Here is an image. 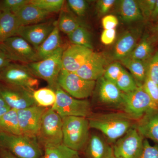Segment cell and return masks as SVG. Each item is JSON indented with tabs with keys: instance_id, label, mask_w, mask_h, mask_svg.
I'll return each mask as SVG.
<instances>
[{
	"instance_id": "1",
	"label": "cell",
	"mask_w": 158,
	"mask_h": 158,
	"mask_svg": "<svg viewBox=\"0 0 158 158\" xmlns=\"http://www.w3.org/2000/svg\"><path fill=\"white\" fill-rule=\"evenodd\" d=\"M89 127L101 132L109 143H114L134 127V119L125 113L92 115L88 117Z\"/></svg>"
},
{
	"instance_id": "2",
	"label": "cell",
	"mask_w": 158,
	"mask_h": 158,
	"mask_svg": "<svg viewBox=\"0 0 158 158\" xmlns=\"http://www.w3.org/2000/svg\"><path fill=\"white\" fill-rule=\"evenodd\" d=\"M0 148L18 158H41L43 152L37 138L9 134L0 130Z\"/></svg>"
},
{
	"instance_id": "3",
	"label": "cell",
	"mask_w": 158,
	"mask_h": 158,
	"mask_svg": "<svg viewBox=\"0 0 158 158\" xmlns=\"http://www.w3.org/2000/svg\"><path fill=\"white\" fill-rule=\"evenodd\" d=\"M62 143L66 147L77 152L84 149L89 139V121L88 118L66 116L62 118Z\"/></svg>"
},
{
	"instance_id": "4",
	"label": "cell",
	"mask_w": 158,
	"mask_h": 158,
	"mask_svg": "<svg viewBox=\"0 0 158 158\" xmlns=\"http://www.w3.org/2000/svg\"><path fill=\"white\" fill-rule=\"evenodd\" d=\"M63 51L61 47L48 58L26 65L34 76L44 80L54 90L58 86V77L63 69L62 56Z\"/></svg>"
},
{
	"instance_id": "5",
	"label": "cell",
	"mask_w": 158,
	"mask_h": 158,
	"mask_svg": "<svg viewBox=\"0 0 158 158\" xmlns=\"http://www.w3.org/2000/svg\"><path fill=\"white\" fill-rule=\"evenodd\" d=\"M56 99L52 110L62 118L79 116L88 118L91 115L90 102L87 100L74 98L66 93L58 85L55 90Z\"/></svg>"
},
{
	"instance_id": "6",
	"label": "cell",
	"mask_w": 158,
	"mask_h": 158,
	"mask_svg": "<svg viewBox=\"0 0 158 158\" xmlns=\"http://www.w3.org/2000/svg\"><path fill=\"white\" fill-rule=\"evenodd\" d=\"M121 106L124 113L136 121L149 111L158 110L142 86H138L131 92H123Z\"/></svg>"
},
{
	"instance_id": "7",
	"label": "cell",
	"mask_w": 158,
	"mask_h": 158,
	"mask_svg": "<svg viewBox=\"0 0 158 158\" xmlns=\"http://www.w3.org/2000/svg\"><path fill=\"white\" fill-rule=\"evenodd\" d=\"M95 81H87L62 69L58 78L59 87L70 96L84 99L91 96L96 86Z\"/></svg>"
},
{
	"instance_id": "8",
	"label": "cell",
	"mask_w": 158,
	"mask_h": 158,
	"mask_svg": "<svg viewBox=\"0 0 158 158\" xmlns=\"http://www.w3.org/2000/svg\"><path fill=\"white\" fill-rule=\"evenodd\" d=\"M0 81L6 85L34 91L39 82L25 64L11 63L0 72Z\"/></svg>"
},
{
	"instance_id": "9",
	"label": "cell",
	"mask_w": 158,
	"mask_h": 158,
	"mask_svg": "<svg viewBox=\"0 0 158 158\" xmlns=\"http://www.w3.org/2000/svg\"><path fill=\"white\" fill-rule=\"evenodd\" d=\"M37 138L44 146L62 143V118L52 108L44 114Z\"/></svg>"
},
{
	"instance_id": "10",
	"label": "cell",
	"mask_w": 158,
	"mask_h": 158,
	"mask_svg": "<svg viewBox=\"0 0 158 158\" xmlns=\"http://www.w3.org/2000/svg\"><path fill=\"white\" fill-rule=\"evenodd\" d=\"M144 138L135 127L113 144V156L116 158H140L144 148Z\"/></svg>"
},
{
	"instance_id": "11",
	"label": "cell",
	"mask_w": 158,
	"mask_h": 158,
	"mask_svg": "<svg viewBox=\"0 0 158 158\" xmlns=\"http://www.w3.org/2000/svg\"><path fill=\"white\" fill-rule=\"evenodd\" d=\"M1 44L11 62L27 65L39 61L37 51L22 37L13 36Z\"/></svg>"
},
{
	"instance_id": "12",
	"label": "cell",
	"mask_w": 158,
	"mask_h": 158,
	"mask_svg": "<svg viewBox=\"0 0 158 158\" xmlns=\"http://www.w3.org/2000/svg\"><path fill=\"white\" fill-rule=\"evenodd\" d=\"M47 108L37 105L17 110L20 130L22 135L37 138L44 114Z\"/></svg>"
},
{
	"instance_id": "13",
	"label": "cell",
	"mask_w": 158,
	"mask_h": 158,
	"mask_svg": "<svg viewBox=\"0 0 158 158\" xmlns=\"http://www.w3.org/2000/svg\"><path fill=\"white\" fill-rule=\"evenodd\" d=\"M33 92L25 88L0 84V94L11 109L17 110L37 105L33 98Z\"/></svg>"
},
{
	"instance_id": "14",
	"label": "cell",
	"mask_w": 158,
	"mask_h": 158,
	"mask_svg": "<svg viewBox=\"0 0 158 158\" xmlns=\"http://www.w3.org/2000/svg\"><path fill=\"white\" fill-rule=\"evenodd\" d=\"M56 22H46L19 27L17 36L22 37L36 51L48 37L56 26Z\"/></svg>"
},
{
	"instance_id": "15",
	"label": "cell",
	"mask_w": 158,
	"mask_h": 158,
	"mask_svg": "<svg viewBox=\"0 0 158 158\" xmlns=\"http://www.w3.org/2000/svg\"><path fill=\"white\" fill-rule=\"evenodd\" d=\"M143 26L125 31L118 38L113 48V58L120 61L129 56L142 36Z\"/></svg>"
},
{
	"instance_id": "16",
	"label": "cell",
	"mask_w": 158,
	"mask_h": 158,
	"mask_svg": "<svg viewBox=\"0 0 158 158\" xmlns=\"http://www.w3.org/2000/svg\"><path fill=\"white\" fill-rule=\"evenodd\" d=\"M107 60L104 55L93 52L85 63L75 73L82 78L95 81L103 77L107 66Z\"/></svg>"
},
{
	"instance_id": "17",
	"label": "cell",
	"mask_w": 158,
	"mask_h": 158,
	"mask_svg": "<svg viewBox=\"0 0 158 158\" xmlns=\"http://www.w3.org/2000/svg\"><path fill=\"white\" fill-rule=\"evenodd\" d=\"M93 52V50L81 46L71 44L63 51L62 61L63 69L75 73Z\"/></svg>"
},
{
	"instance_id": "18",
	"label": "cell",
	"mask_w": 158,
	"mask_h": 158,
	"mask_svg": "<svg viewBox=\"0 0 158 158\" xmlns=\"http://www.w3.org/2000/svg\"><path fill=\"white\" fill-rule=\"evenodd\" d=\"M97 88L99 100L102 103L115 106H121L123 92L115 83L102 77L99 79Z\"/></svg>"
},
{
	"instance_id": "19",
	"label": "cell",
	"mask_w": 158,
	"mask_h": 158,
	"mask_svg": "<svg viewBox=\"0 0 158 158\" xmlns=\"http://www.w3.org/2000/svg\"><path fill=\"white\" fill-rule=\"evenodd\" d=\"M137 121L135 127L143 138L158 144V110L149 111Z\"/></svg>"
},
{
	"instance_id": "20",
	"label": "cell",
	"mask_w": 158,
	"mask_h": 158,
	"mask_svg": "<svg viewBox=\"0 0 158 158\" xmlns=\"http://www.w3.org/2000/svg\"><path fill=\"white\" fill-rule=\"evenodd\" d=\"M86 146L85 155L87 158H111L113 156V146L99 135L91 136Z\"/></svg>"
},
{
	"instance_id": "21",
	"label": "cell",
	"mask_w": 158,
	"mask_h": 158,
	"mask_svg": "<svg viewBox=\"0 0 158 158\" xmlns=\"http://www.w3.org/2000/svg\"><path fill=\"white\" fill-rule=\"evenodd\" d=\"M50 14L29 2L15 15L20 27H22L43 22Z\"/></svg>"
},
{
	"instance_id": "22",
	"label": "cell",
	"mask_w": 158,
	"mask_h": 158,
	"mask_svg": "<svg viewBox=\"0 0 158 158\" xmlns=\"http://www.w3.org/2000/svg\"><path fill=\"white\" fill-rule=\"evenodd\" d=\"M118 14L126 23L144 21L137 0H121L118 4Z\"/></svg>"
},
{
	"instance_id": "23",
	"label": "cell",
	"mask_w": 158,
	"mask_h": 158,
	"mask_svg": "<svg viewBox=\"0 0 158 158\" xmlns=\"http://www.w3.org/2000/svg\"><path fill=\"white\" fill-rule=\"evenodd\" d=\"M20 27L15 14L9 11H0V43L17 36Z\"/></svg>"
},
{
	"instance_id": "24",
	"label": "cell",
	"mask_w": 158,
	"mask_h": 158,
	"mask_svg": "<svg viewBox=\"0 0 158 158\" xmlns=\"http://www.w3.org/2000/svg\"><path fill=\"white\" fill-rule=\"evenodd\" d=\"M59 31L57 21L52 33L36 51L39 61L50 56L61 47V37Z\"/></svg>"
},
{
	"instance_id": "25",
	"label": "cell",
	"mask_w": 158,
	"mask_h": 158,
	"mask_svg": "<svg viewBox=\"0 0 158 158\" xmlns=\"http://www.w3.org/2000/svg\"><path fill=\"white\" fill-rule=\"evenodd\" d=\"M120 61L123 65L129 70L138 86H142L147 77L149 61H140L129 57H126Z\"/></svg>"
},
{
	"instance_id": "26",
	"label": "cell",
	"mask_w": 158,
	"mask_h": 158,
	"mask_svg": "<svg viewBox=\"0 0 158 158\" xmlns=\"http://www.w3.org/2000/svg\"><path fill=\"white\" fill-rule=\"evenodd\" d=\"M153 43L154 42L151 36L148 34H144L127 57L140 61L148 62L153 56Z\"/></svg>"
},
{
	"instance_id": "27",
	"label": "cell",
	"mask_w": 158,
	"mask_h": 158,
	"mask_svg": "<svg viewBox=\"0 0 158 158\" xmlns=\"http://www.w3.org/2000/svg\"><path fill=\"white\" fill-rule=\"evenodd\" d=\"M0 130L12 135H22L19 123L17 110L11 109L0 116Z\"/></svg>"
},
{
	"instance_id": "28",
	"label": "cell",
	"mask_w": 158,
	"mask_h": 158,
	"mask_svg": "<svg viewBox=\"0 0 158 158\" xmlns=\"http://www.w3.org/2000/svg\"><path fill=\"white\" fill-rule=\"evenodd\" d=\"M57 25L59 31L67 36L80 26H84L77 18L65 11H61Z\"/></svg>"
},
{
	"instance_id": "29",
	"label": "cell",
	"mask_w": 158,
	"mask_h": 158,
	"mask_svg": "<svg viewBox=\"0 0 158 158\" xmlns=\"http://www.w3.org/2000/svg\"><path fill=\"white\" fill-rule=\"evenodd\" d=\"M78 153L77 152L66 147L63 143L44 146V151L41 158H73Z\"/></svg>"
},
{
	"instance_id": "30",
	"label": "cell",
	"mask_w": 158,
	"mask_h": 158,
	"mask_svg": "<svg viewBox=\"0 0 158 158\" xmlns=\"http://www.w3.org/2000/svg\"><path fill=\"white\" fill-rule=\"evenodd\" d=\"M68 37L72 44L85 47L93 50L91 35L85 26H80L69 35Z\"/></svg>"
},
{
	"instance_id": "31",
	"label": "cell",
	"mask_w": 158,
	"mask_h": 158,
	"mask_svg": "<svg viewBox=\"0 0 158 158\" xmlns=\"http://www.w3.org/2000/svg\"><path fill=\"white\" fill-rule=\"evenodd\" d=\"M33 95L36 104L45 108L52 106L56 99V92L51 88H42L35 90Z\"/></svg>"
},
{
	"instance_id": "32",
	"label": "cell",
	"mask_w": 158,
	"mask_h": 158,
	"mask_svg": "<svg viewBox=\"0 0 158 158\" xmlns=\"http://www.w3.org/2000/svg\"><path fill=\"white\" fill-rule=\"evenodd\" d=\"M115 84L122 92L125 93L131 92L138 87L134 77L124 68Z\"/></svg>"
},
{
	"instance_id": "33",
	"label": "cell",
	"mask_w": 158,
	"mask_h": 158,
	"mask_svg": "<svg viewBox=\"0 0 158 158\" xmlns=\"http://www.w3.org/2000/svg\"><path fill=\"white\" fill-rule=\"evenodd\" d=\"M30 2L48 13L58 12L62 10L63 0H29Z\"/></svg>"
},
{
	"instance_id": "34",
	"label": "cell",
	"mask_w": 158,
	"mask_h": 158,
	"mask_svg": "<svg viewBox=\"0 0 158 158\" xmlns=\"http://www.w3.org/2000/svg\"><path fill=\"white\" fill-rule=\"evenodd\" d=\"M29 2V0H3L0 2V11L15 14Z\"/></svg>"
},
{
	"instance_id": "35",
	"label": "cell",
	"mask_w": 158,
	"mask_h": 158,
	"mask_svg": "<svg viewBox=\"0 0 158 158\" xmlns=\"http://www.w3.org/2000/svg\"><path fill=\"white\" fill-rule=\"evenodd\" d=\"M123 68L119 62H113L107 67L103 77L108 81L115 84Z\"/></svg>"
},
{
	"instance_id": "36",
	"label": "cell",
	"mask_w": 158,
	"mask_h": 158,
	"mask_svg": "<svg viewBox=\"0 0 158 158\" xmlns=\"http://www.w3.org/2000/svg\"><path fill=\"white\" fill-rule=\"evenodd\" d=\"M144 20L151 19L156 0H137Z\"/></svg>"
},
{
	"instance_id": "37",
	"label": "cell",
	"mask_w": 158,
	"mask_h": 158,
	"mask_svg": "<svg viewBox=\"0 0 158 158\" xmlns=\"http://www.w3.org/2000/svg\"><path fill=\"white\" fill-rule=\"evenodd\" d=\"M142 87L158 109V85L147 77Z\"/></svg>"
},
{
	"instance_id": "38",
	"label": "cell",
	"mask_w": 158,
	"mask_h": 158,
	"mask_svg": "<svg viewBox=\"0 0 158 158\" xmlns=\"http://www.w3.org/2000/svg\"><path fill=\"white\" fill-rule=\"evenodd\" d=\"M147 77L158 85V51L148 62Z\"/></svg>"
},
{
	"instance_id": "39",
	"label": "cell",
	"mask_w": 158,
	"mask_h": 158,
	"mask_svg": "<svg viewBox=\"0 0 158 158\" xmlns=\"http://www.w3.org/2000/svg\"><path fill=\"white\" fill-rule=\"evenodd\" d=\"M67 3L69 8L80 17L84 16L87 12L88 4L85 0H68Z\"/></svg>"
},
{
	"instance_id": "40",
	"label": "cell",
	"mask_w": 158,
	"mask_h": 158,
	"mask_svg": "<svg viewBox=\"0 0 158 158\" xmlns=\"http://www.w3.org/2000/svg\"><path fill=\"white\" fill-rule=\"evenodd\" d=\"M140 158H158V144L152 145L146 139L144 141V148Z\"/></svg>"
},
{
	"instance_id": "41",
	"label": "cell",
	"mask_w": 158,
	"mask_h": 158,
	"mask_svg": "<svg viewBox=\"0 0 158 158\" xmlns=\"http://www.w3.org/2000/svg\"><path fill=\"white\" fill-rule=\"evenodd\" d=\"M116 2L115 0H99L97 2V10L100 15H104L110 11Z\"/></svg>"
},
{
	"instance_id": "42",
	"label": "cell",
	"mask_w": 158,
	"mask_h": 158,
	"mask_svg": "<svg viewBox=\"0 0 158 158\" xmlns=\"http://www.w3.org/2000/svg\"><path fill=\"white\" fill-rule=\"evenodd\" d=\"M102 26L104 30L116 29L118 24L117 18L113 15H106L102 20Z\"/></svg>"
},
{
	"instance_id": "43",
	"label": "cell",
	"mask_w": 158,
	"mask_h": 158,
	"mask_svg": "<svg viewBox=\"0 0 158 158\" xmlns=\"http://www.w3.org/2000/svg\"><path fill=\"white\" fill-rule=\"evenodd\" d=\"M116 29L104 30L101 36V42L105 45H110L113 44L116 39Z\"/></svg>"
},
{
	"instance_id": "44",
	"label": "cell",
	"mask_w": 158,
	"mask_h": 158,
	"mask_svg": "<svg viewBox=\"0 0 158 158\" xmlns=\"http://www.w3.org/2000/svg\"><path fill=\"white\" fill-rule=\"evenodd\" d=\"M11 63V60L7 56L0 43V72Z\"/></svg>"
},
{
	"instance_id": "45",
	"label": "cell",
	"mask_w": 158,
	"mask_h": 158,
	"mask_svg": "<svg viewBox=\"0 0 158 158\" xmlns=\"http://www.w3.org/2000/svg\"><path fill=\"white\" fill-rule=\"evenodd\" d=\"M11 109L0 94V116L7 113Z\"/></svg>"
},
{
	"instance_id": "46",
	"label": "cell",
	"mask_w": 158,
	"mask_h": 158,
	"mask_svg": "<svg viewBox=\"0 0 158 158\" xmlns=\"http://www.w3.org/2000/svg\"><path fill=\"white\" fill-rule=\"evenodd\" d=\"M151 37L154 42L158 43V22L152 27L151 29Z\"/></svg>"
},
{
	"instance_id": "47",
	"label": "cell",
	"mask_w": 158,
	"mask_h": 158,
	"mask_svg": "<svg viewBox=\"0 0 158 158\" xmlns=\"http://www.w3.org/2000/svg\"><path fill=\"white\" fill-rule=\"evenodd\" d=\"M0 158H18L6 150L1 148Z\"/></svg>"
},
{
	"instance_id": "48",
	"label": "cell",
	"mask_w": 158,
	"mask_h": 158,
	"mask_svg": "<svg viewBox=\"0 0 158 158\" xmlns=\"http://www.w3.org/2000/svg\"><path fill=\"white\" fill-rule=\"evenodd\" d=\"M151 19L153 20H158V0H156L154 9L153 11Z\"/></svg>"
},
{
	"instance_id": "49",
	"label": "cell",
	"mask_w": 158,
	"mask_h": 158,
	"mask_svg": "<svg viewBox=\"0 0 158 158\" xmlns=\"http://www.w3.org/2000/svg\"><path fill=\"white\" fill-rule=\"evenodd\" d=\"M73 158H81L80 156L79 155V154H77L75 156H74L73 157Z\"/></svg>"
},
{
	"instance_id": "50",
	"label": "cell",
	"mask_w": 158,
	"mask_h": 158,
	"mask_svg": "<svg viewBox=\"0 0 158 158\" xmlns=\"http://www.w3.org/2000/svg\"><path fill=\"white\" fill-rule=\"evenodd\" d=\"M111 158H116L115 157H114V156H112V157H111Z\"/></svg>"
},
{
	"instance_id": "51",
	"label": "cell",
	"mask_w": 158,
	"mask_h": 158,
	"mask_svg": "<svg viewBox=\"0 0 158 158\" xmlns=\"http://www.w3.org/2000/svg\"></svg>"
}]
</instances>
